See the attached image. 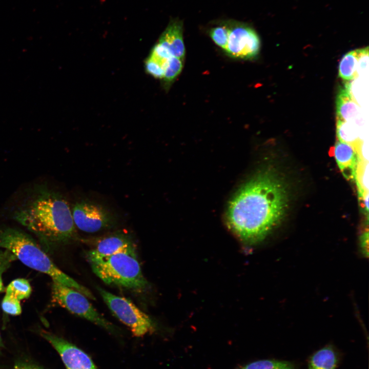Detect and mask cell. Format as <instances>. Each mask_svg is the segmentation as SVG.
<instances>
[{
    "mask_svg": "<svg viewBox=\"0 0 369 369\" xmlns=\"http://www.w3.org/2000/svg\"><path fill=\"white\" fill-rule=\"evenodd\" d=\"M12 218L33 233L47 250L76 236L68 202L61 193L45 184L32 188L14 209Z\"/></svg>",
    "mask_w": 369,
    "mask_h": 369,
    "instance_id": "2",
    "label": "cell"
},
{
    "mask_svg": "<svg viewBox=\"0 0 369 369\" xmlns=\"http://www.w3.org/2000/svg\"><path fill=\"white\" fill-rule=\"evenodd\" d=\"M158 43L164 46L173 57L184 60L185 47L183 24L179 19L171 21L160 36Z\"/></svg>",
    "mask_w": 369,
    "mask_h": 369,
    "instance_id": "14",
    "label": "cell"
},
{
    "mask_svg": "<svg viewBox=\"0 0 369 369\" xmlns=\"http://www.w3.org/2000/svg\"><path fill=\"white\" fill-rule=\"evenodd\" d=\"M330 152L344 177L348 179L354 178L358 160L356 149L350 144L338 140Z\"/></svg>",
    "mask_w": 369,
    "mask_h": 369,
    "instance_id": "13",
    "label": "cell"
},
{
    "mask_svg": "<svg viewBox=\"0 0 369 369\" xmlns=\"http://www.w3.org/2000/svg\"><path fill=\"white\" fill-rule=\"evenodd\" d=\"M336 105L337 119L354 122L360 127L362 126L361 108L353 98L348 83L340 87Z\"/></svg>",
    "mask_w": 369,
    "mask_h": 369,
    "instance_id": "11",
    "label": "cell"
},
{
    "mask_svg": "<svg viewBox=\"0 0 369 369\" xmlns=\"http://www.w3.org/2000/svg\"><path fill=\"white\" fill-rule=\"evenodd\" d=\"M93 272L105 283L135 291L144 290V277L136 252H120L104 258L87 257Z\"/></svg>",
    "mask_w": 369,
    "mask_h": 369,
    "instance_id": "4",
    "label": "cell"
},
{
    "mask_svg": "<svg viewBox=\"0 0 369 369\" xmlns=\"http://www.w3.org/2000/svg\"><path fill=\"white\" fill-rule=\"evenodd\" d=\"M338 361L336 352L331 346L315 352L310 358L308 369H335Z\"/></svg>",
    "mask_w": 369,
    "mask_h": 369,
    "instance_id": "15",
    "label": "cell"
},
{
    "mask_svg": "<svg viewBox=\"0 0 369 369\" xmlns=\"http://www.w3.org/2000/svg\"><path fill=\"white\" fill-rule=\"evenodd\" d=\"M229 33L225 50L230 56L243 59H250L258 54L260 42L254 29L239 22L229 23Z\"/></svg>",
    "mask_w": 369,
    "mask_h": 369,
    "instance_id": "8",
    "label": "cell"
},
{
    "mask_svg": "<svg viewBox=\"0 0 369 369\" xmlns=\"http://www.w3.org/2000/svg\"><path fill=\"white\" fill-rule=\"evenodd\" d=\"M104 301L114 315L128 326L135 336L141 337L154 330L149 316L129 299L98 288Z\"/></svg>",
    "mask_w": 369,
    "mask_h": 369,
    "instance_id": "5",
    "label": "cell"
},
{
    "mask_svg": "<svg viewBox=\"0 0 369 369\" xmlns=\"http://www.w3.org/2000/svg\"><path fill=\"white\" fill-rule=\"evenodd\" d=\"M3 249L0 250V292L4 290L3 274L11 266L12 263L17 259L11 251Z\"/></svg>",
    "mask_w": 369,
    "mask_h": 369,
    "instance_id": "23",
    "label": "cell"
},
{
    "mask_svg": "<svg viewBox=\"0 0 369 369\" xmlns=\"http://www.w3.org/2000/svg\"><path fill=\"white\" fill-rule=\"evenodd\" d=\"M368 60V47L349 51L340 60L339 76L345 81L356 78L367 67Z\"/></svg>",
    "mask_w": 369,
    "mask_h": 369,
    "instance_id": "12",
    "label": "cell"
},
{
    "mask_svg": "<svg viewBox=\"0 0 369 369\" xmlns=\"http://www.w3.org/2000/svg\"><path fill=\"white\" fill-rule=\"evenodd\" d=\"M3 347V343L2 341V339L1 338V334H0V353L1 352V350Z\"/></svg>",
    "mask_w": 369,
    "mask_h": 369,
    "instance_id": "26",
    "label": "cell"
},
{
    "mask_svg": "<svg viewBox=\"0 0 369 369\" xmlns=\"http://www.w3.org/2000/svg\"><path fill=\"white\" fill-rule=\"evenodd\" d=\"M0 248L11 251L25 265L49 275L53 281L72 288L87 298L95 299L89 289L61 271L42 247L25 232L9 227L0 228Z\"/></svg>",
    "mask_w": 369,
    "mask_h": 369,
    "instance_id": "3",
    "label": "cell"
},
{
    "mask_svg": "<svg viewBox=\"0 0 369 369\" xmlns=\"http://www.w3.org/2000/svg\"><path fill=\"white\" fill-rule=\"evenodd\" d=\"M40 334L58 353L66 369H98L90 356L75 345L46 331Z\"/></svg>",
    "mask_w": 369,
    "mask_h": 369,
    "instance_id": "9",
    "label": "cell"
},
{
    "mask_svg": "<svg viewBox=\"0 0 369 369\" xmlns=\"http://www.w3.org/2000/svg\"><path fill=\"white\" fill-rule=\"evenodd\" d=\"M356 174L357 176L358 184L360 185L359 189L361 192V197L368 192V161L359 165L358 168H357Z\"/></svg>",
    "mask_w": 369,
    "mask_h": 369,
    "instance_id": "22",
    "label": "cell"
},
{
    "mask_svg": "<svg viewBox=\"0 0 369 369\" xmlns=\"http://www.w3.org/2000/svg\"><path fill=\"white\" fill-rule=\"evenodd\" d=\"M120 252H136L131 238L118 232L101 239L95 248L89 251L87 257L104 258Z\"/></svg>",
    "mask_w": 369,
    "mask_h": 369,
    "instance_id": "10",
    "label": "cell"
},
{
    "mask_svg": "<svg viewBox=\"0 0 369 369\" xmlns=\"http://www.w3.org/2000/svg\"><path fill=\"white\" fill-rule=\"evenodd\" d=\"M238 369H295V367L289 361L266 359L252 362Z\"/></svg>",
    "mask_w": 369,
    "mask_h": 369,
    "instance_id": "18",
    "label": "cell"
},
{
    "mask_svg": "<svg viewBox=\"0 0 369 369\" xmlns=\"http://www.w3.org/2000/svg\"><path fill=\"white\" fill-rule=\"evenodd\" d=\"M12 369H44L34 364L20 362L16 364Z\"/></svg>",
    "mask_w": 369,
    "mask_h": 369,
    "instance_id": "25",
    "label": "cell"
},
{
    "mask_svg": "<svg viewBox=\"0 0 369 369\" xmlns=\"http://www.w3.org/2000/svg\"><path fill=\"white\" fill-rule=\"evenodd\" d=\"M360 128L355 123L337 119L336 133L338 140L353 146L357 151L361 144Z\"/></svg>",
    "mask_w": 369,
    "mask_h": 369,
    "instance_id": "16",
    "label": "cell"
},
{
    "mask_svg": "<svg viewBox=\"0 0 369 369\" xmlns=\"http://www.w3.org/2000/svg\"><path fill=\"white\" fill-rule=\"evenodd\" d=\"M75 225L87 233H95L113 226L115 215L106 207L89 200L77 202L71 210Z\"/></svg>",
    "mask_w": 369,
    "mask_h": 369,
    "instance_id": "7",
    "label": "cell"
},
{
    "mask_svg": "<svg viewBox=\"0 0 369 369\" xmlns=\"http://www.w3.org/2000/svg\"><path fill=\"white\" fill-rule=\"evenodd\" d=\"M360 247L362 254L367 257L368 255V233H364L361 237L360 240Z\"/></svg>",
    "mask_w": 369,
    "mask_h": 369,
    "instance_id": "24",
    "label": "cell"
},
{
    "mask_svg": "<svg viewBox=\"0 0 369 369\" xmlns=\"http://www.w3.org/2000/svg\"><path fill=\"white\" fill-rule=\"evenodd\" d=\"M1 305L3 311L8 314L17 316L22 313L20 300L11 295L6 294Z\"/></svg>",
    "mask_w": 369,
    "mask_h": 369,
    "instance_id": "21",
    "label": "cell"
},
{
    "mask_svg": "<svg viewBox=\"0 0 369 369\" xmlns=\"http://www.w3.org/2000/svg\"><path fill=\"white\" fill-rule=\"evenodd\" d=\"M288 185L275 169L258 171L238 190L226 212L229 229L242 242L263 240L282 221L288 209Z\"/></svg>",
    "mask_w": 369,
    "mask_h": 369,
    "instance_id": "1",
    "label": "cell"
},
{
    "mask_svg": "<svg viewBox=\"0 0 369 369\" xmlns=\"http://www.w3.org/2000/svg\"><path fill=\"white\" fill-rule=\"evenodd\" d=\"M53 299L71 313L86 319L110 332L114 331L112 324L100 315L87 297L78 291L58 282L53 281Z\"/></svg>",
    "mask_w": 369,
    "mask_h": 369,
    "instance_id": "6",
    "label": "cell"
},
{
    "mask_svg": "<svg viewBox=\"0 0 369 369\" xmlns=\"http://www.w3.org/2000/svg\"><path fill=\"white\" fill-rule=\"evenodd\" d=\"M183 65V60L178 58L172 57L169 59L162 78L166 84L171 83L176 78L181 71Z\"/></svg>",
    "mask_w": 369,
    "mask_h": 369,
    "instance_id": "20",
    "label": "cell"
},
{
    "mask_svg": "<svg viewBox=\"0 0 369 369\" xmlns=\"http://www.w3.org/2000/svg\"><path fill=\"white\" fill-rule=\"evenodd\" d=\"M229 33V23H225L212 28L209 31V35L216 45L225 51L228 44Z\"/></svg>",
    "mask_w": 369,
    "mask_h": 369,
    "instance_id": "19",
    "label": "cell"
},
{
    "mask_svg": "<svg viewBox=\"0 0 369 369\" xmlns=\"http://www.w3.org/2000/svg\"><path fill=\"white\" fill-rule=\"evenodd\" d=\"M31 292L32 288L29 282L24 278L13 280L6 289V294L11 295L19 300L28 298Z\"/></svg>",
    "mask_w": 369,
    "mask_h": 369,
    "instance_id": "17",
    "label": "cell"
}]
</instances>
